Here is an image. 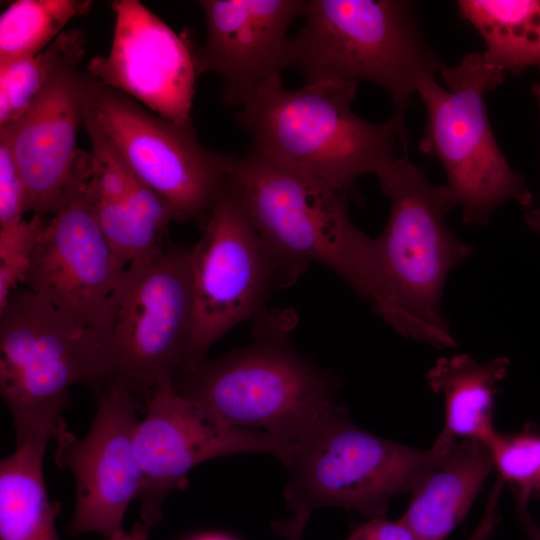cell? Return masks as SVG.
Masks as SVG:
<instances>
[{
  "instance_id": "6da1fadb",
  "label": "cell",
  "mask_w": 540,
  "mask_h": 540,
  "mask_svg": "<svg viewBox=\"0 0 540 540\" xmlns=\"http://www.w3.org/2000/svg\"><path fill=\"white\" fill-rule=\"evenodd\" d=\"M390 200L382 233L373 238V310L400 335L438 348L456 345L441 309L449 273L473 252L448 227L455 206L446 185L432 183L407 157L376 174Z\"/></svg>"
},
{
  "instance_id": "7a4b0ae2",
  "label": "cell",
  "mask_w": 540,
  "mask_h": 540,
  "mask_svg": "<svg viewBox=\"0 0 540 540\" xmlns=\"http://www.w3.org/2000/svg\"><path fill=\"white\" fill-rule=\"evenodd\" d=\"M292 328L287 312H260L248 346L186 364L174 389L220 424L265 431L290 451L337 404L340 387L294 348Z\"/></svg>"
},
{
  "instance_id": "3957f363",
  "label": "cell",
  "mask_w": 540,
  "mask_h": 540,
  "mask_svg": "<svg viewBox=\"0 0 540 540\" xmlns=\"http://www.w3.org/2000/svg\"><path fill=\"white\" fill-rule=\"evenodd\" d=\"M357 86L325 79L288 90L275 76L238 109L236 119L255 151L350 196L359 177L376 175L396 157L398 139L407 147L406 134L391 117L374 124L353 112Z\"/></svg>"
},
{
  "instance_id": "277c9868",
  "label": "cell",
  "mask_w": 540,
  "mask_h": 540,
  "mask_svg": "<svg viewBox=\"0 0 540 540\" xmlns=\"http://www.w3.org/2000/svg\"><path fill=\"white\" fill-rule=\"evenodd\" d=\"M291 40V67L306 82L360 80L382 87L391 118L406 134L405 114L419 84L445 65L426 41L415 4L406 0H307Z\"/></svg>"
},
{
  "instance_id": "5b68a950",
  "label": "cell",
  "mask_w": 540,
  "mask_h": 540,
  "mask_svg": "<svg viewBox=\"0 0 540 540\" xmlns=\"http://www.w3.org/2000/svg\"><path fill=\"white\" fill-rule=\"evenodd\" d=\"M230 185L261 236L295 279L310 262H317L373 305V238L351 220L348 195L253 148L235 155Z\"/></svg>"
},
{
  "instance_id": "8992f818",
  "label": "cell",
  "mask_w": 540,
  "mask_h": 540,
  "mask_svg": "<svg viewBox=\"0 0 540 540\" xmlns=\"http://www.w3.org/2000/svg\"><path fill=\"white\" fill-rule=\"evenodd\" d=\"M110 382L98 331L16 288L0 307V393L17 440L44 424H57L69 389Z\"/></svg>"
},
{
  "instance_id": "52a82bcc",
  "label": "cell",
  "mask_w": 540,
  "mask_h": 540,
  "mask_svg": "<svg viewBox=\"0 0 540 540\" xmlns=\"http://www.w3.org/2000/svg\"><path fill=\"white\" fill-rule=\"evenodd\" d=\"M193 310L191 249L163 245L130 264L97 329L110 382L143 399L157 388L174 387L188 362Z\"/></svg>"
},
{
  "instance_id": "ba28073f",
  "label": "cell",
  "mask_w": 540,
  "mask_h": 540,
  "mask_svg": "<svg viewBox=\"0 0 540 540\" xmlns=\"http://www.w3.org/2000/svg\"><path fill=\"white\" fill-rule=\"evenodd\" d=\"M440 74L448 89L435 77L417 88L427 114L419 149L442 164L445 185L461 208L464 224H485L510 199L529 207L532 194L502 154L484 100L506 74L489 64L482 52L467 54Z\"/></svg>"
},
{
  "instance_id": "9c48e42d",
  "label": "cell",
  "mask_w": 540,
  "mask_h": 540,
  "mask_svg": "<svg viewBox=\"0 0 540 540\" xmlns=\"http://www.w3.org/2000/svg\"><path fill=\"white\" fill-rule=\"evenodd\" d=\"M436 454L379 437L356 425L338 403L293 447L284 463V499L293 513L340 507L385 517Z\"/></svg>"
},
{
  "instance_id": "30bf717a",
  "label": "cell",
  "mask_w": 540,
  "mask_h": 540,
  "mask_svg": "<svg viewBox=\"0 0 540 540\" xmlns=\"http://www.w3.org/2000/svg\"><path fill=\"white\" fill-rule=\"evenodd\" d=\"M191 248L193 323L188 363L240 322L258 315L275 287L295 278L261 236L229 184Z\"/></svg>"
},
{
  "instance_id": "8fae6325",
  "label": "cell",
  "mask_w": 540,
  "mask_h": 540,
  "mask_svg": "<svg viewBox=\"0 0 540 540\" xmlns=\"http://www.w3.org/2000/svg\"><path fill=\"white\" fill-rule=\"evenodd\" d=\"M90 79L94 117L131 171L168 204L175 221L203 225L229 184L235 155L205 148L194 129Z\"/></svg>"
},
{
  "instance_id": "7c38bea8",
  "label": "cell",
  "mask_w": 540,
  "mask_h": 540,
  "mask_svg": "<svg viewBox=\"0 0 540 540\" xmlns=\"http://www.w3.org/2000/svg\"><path fill=\"white\" fill-rule=\"evenodd\" d=\"M91 154L78 150L51 216L41 225L22 284L42 301L98 329L125 274L95 214Z\"/></svg>"
},
{
  "instance_id": "4fadbf2b",
  "label": "cell",
  "mask_w": 540,
  "mask_h": 540,
  "mask_svg": "<svg viewBox=\"0 0 540 540\" xmlns=\"http://www.w3.org/2000/svg\"><path fill=\"white\" fill-rule=\"evenodd\" d=\"M144 399L120 382L100 391L88 433L78 438L63 419L56 428L54 460L69 469L76 482V501L68 531L96 533L112 540L123 531L129 504L138 499L143 477L135 454L137 414Z\"/></svg>"
},
{
  "instance_id": "5bb4252c",
  "label": "cell",
  "mask_w": 540,
  "mask_h": 540,
  "mask_svg": "<svg viewBox=\"0 0 540 540\" xmlns=\"http://www.w3.org/2000/svg\"><path fill=\"white\" fill-rule=\"evenodd\" d=\"M144 402L134 449L143 477L141 516L149 527L160 520L166 496L185 488L189 471L207 460L244 453L288 459L289 449L271 434L222 425L174 387L157 388Z\"/></svg>"
},
{
  "instance_id": "9a60e30c",
  "label": "cell",
  "mask_w": 540,
  "mask_h": 540,
  "mask_svg": "<svg viewBox=\"0 0 540 540\" xmlns=\"http://www.w3.org/2000/svg\"><path fill=\"white\" fill-rule=\"evenodd\" d=\"M115 16L108 54L92 58L87 73L151 112L193 129L191 109L199 74L197 46L137 0L111 2Z\"/></svg>"
},
{
  "instance_id": "2e32d148",
  "label": "cell",
  "mask_w": 540,
  "mask_h": 540,
  "mask_svg": "<svg viewBox=\"0 0 540 540\" xmlns=\"http://www.w3.org/2000/svg\"><path fill=\"white\" fill-rule=\"evenodd\" d=\"M307 0H201L207 36L197 48L199 74L222 79V100L240 108L267 80L291 67L290 24Z\"/></svg>"
},
{
  "instance_id": "e0dca14e",
  "label": "cell",
  "mask_w": 540,
  "mask_h": 540,
  "mask_svg": "<svg viewBox=\"0 0 540 540\" xmlns=\"http://www.w3.org/2000/svg\"><path fill=\"white\" fill-rule=\"evenodd\" d=\"M82 57L65 61L21 118L0 130L25 186L26 213L41 218L55 211L79 150L91 80Z\"/></svg>"
},
{
  "instance_id": "ac0fdd59",
  "label": "cell",
  "mask_w": 540,
  "mask_h": 540,
  "mask_svg": "<svg viewBox=\"0 0 540 540\" xmlns=\"http://www.w3.org/2000/svg\"><path fill=\"white\" fill-rule=\"evenodd\" d=\"M436 454L413 482L400 519L419 540H445L469 512L494 469L488 446L478 440L435 441Z\"/></svg>"
},
{
  "instance_id": "d6986e66",
  "label": "cell",
  "mask_w": 540,
  "mask_h": 540,
  "mask_svg": "<svg viewBox=\"0 0 540 540\" xmlns=\"http://www.w3.org/2000/svg\"><path fill=\"white\" fill-rule=\"evenodd\" d=\"M58 425L33 429L1 459L0 540H61L55 526L61 507L49 500L43 475L45 450Z\"/></svg>"
},
{
  "instance_id": "ffe728a7",
  "label": "cell",
  "mask_w": 540,
  "mask_h": 540,
  "mask_svg": "<svg viewBox=\"0 0 540 540\" xmlns=\"http://www.w3.org/2000/svg\"><path fill=\"white\" fill-rule=\"evenodd\" d=\"M510 361L497 357L480 363L467 354L439 358L427 372L432 391L444 399V427L436 441L473 439L486 445L496 434L494 400Z\"/></svg>"
},
{
  "instance_id": "44dd1931",
  "label": "cell",
  "mask_w": 540,
  "mask_h": 540,
  "mask_svg": "<svg viewBox=\"0 0 540 540\" xmlns=\"http://www.w3.org/2000/svg\"><path fill=\"white\" fill-rule=\"evenodd\" d=\"M457 7L482 37L489 64L515 75L540 66V1L459 0Z\"/></svg>"
},
{
  "instance_id": "7402d4cb",
  "label": "cell",
  "mask_w": 540,
  "mask_h": 540,
  "mask_svg": "<svg viewBox=\"0 0 540 540\" xmlns=\"http://www.w3.org/2000/svg\"><path fill=\"white\" fill-rule=\"evenodd\" d=\"M91 0H17L0 16V64L46 49L66 24L89 12Z\"/></svg>"
},
{
  "instance_id": "603a6c76",
  "label": "cell",
  "mask_w": 540,
  "mask_h": 540,
  "mask_svg": "<svg viewBox=\"0 0 540 540\" xmlns=\"http://www.w3.org/2000/svg\"><path fill=\"white\" fill-rule=\"evenodd\" d=\"M86 36L63 31L38 54L0 64V130L14 125L68 59L83 56Z\"/></svg>"
},
{
  "instance_id": "cb8c5ba5",
  "label": "cell",
  "mask_w": 540,
  "mask_h": 540,
  "mask_svg": "<svg viewBox=\"0 0 540 540\" xmlns=\"http://www.w3.org/2000/svg\"><path fill=\"white\" fill-rule=\"evenodd\" d=\"M499 478L509 484L516 506L540 499V430L533 424L512 433L496 432L487 444Z\"/></svg>"
},
{
  "instance_id": "d4e9b609",
  "label": "cell",
  "mask_w": 540,
  "mask_h": 540,
  "mask_svg": "<svg viewBox=\"0 0 540 540\" xmlns=\"http://www.w3.org/2000/svg\"><path fill=\"white\" fill-rule=\"evenodd\" d=\"M44 219L32 215L30 220L0 229V307L23 281Z\"/></svg>"
},
{
  "instance_id": "484cf974",
  "label": "cell",
  "mask_w": 540,
  "mask_h": 540,
  "mask_svg": "<svg viewBox=\"0 0 540 540\" xmlns=\"http://www.w3.org/2000/svg\"><path fill=\"white\" fill-rule=\"evenodd\" d=\"M23 180L9 144L0 138V229L21 223L26 214Z\"/></svg>"
},
{
  "instance_id": "4316f807",
  "label": "cell",
  "mask_w": 540,
  "mask_h": 540,
  "mask_svg": "<svg viewBox=\"0 0 540 540\" xmlns=\"http://www.w3.org/2000/svg\"><path fill=\"white\" fill-rule=\"evenodd\" d=\"M346 540H419L415 533L399 518L390 521L373 517L355 526Z\"/></svg>"
},
{
  "instance_id": "83f0119b",
  "label": "cell",
  "mask_w": 540,
  "mask_h": 540,
  "mask_svg": "<svg viewBox=\"0 0 540 540\" xmlns=\"http://www.w3.org/2000/svg\"><path fill=\"white\" fill-rule=\"evenodd\" d=\"M505 482L498 478L493 485L487 500L484 514L480 523L468 540H490L499 522L498 502Z\"/></svg>"
},
{
  "instance_id": "f1b7e54d",
  "label": "cell",
  "mask_w": 540,
  "mask_h": 540,
  "mask_svg": "<svg viewBox=\"0 0 540 540\" xmlns=\"http://www.w3.org/2000/svg\"><path fill=\"white\" fill-rule=\"evenodd\" d=\"M310 513H293V516L272 524L273 531L283 540H303V533L310 518Z\"/></svg>"
},
{
  "instance_id": "f546056e",
  "label": "cell",
  "mask_w": 540,
  "mask_h": 540,
  "mask_svg": "<svg viewBox=\"0 0 540 540\" xmlns=\"http://www.w3.org/2000/svg\"><path fill=\"white\" fill-rule=\"evenodd\" d=\"M517 507L519 521L526 531L529 540H540V525L529 514L528 507Z\"/></svg>"
},
{
  "instance_id": "4dcf8cb0",
  "label": "cell",
  "mask_w": 540,
  "mask_h": 540,
  "mask_svg": "<svg viewBox=\"0 0 540 540\" xmlns=\"http://www.w3.org/2000/svg\"><path fill=\"white\" fill-rule=\"evenodd\" d=\"M531 91L536 98L540 114V82L534 83ZM524 220L530 229L540 234V204L535 209L527 212Z\"/></svg>"
},
{
  "instance_id": "1f68e13d",
  "label": "cell",
  "mask_w": 540,
  "mask_h": 540,
  "mask_svg": "<svg viewBox=\"0 0 540 540\" xmlns=\"http://www.w3.org/2000/svg\"><path fill=\"white\" fill-rule=\"evenodd\" d=\"M149 526L143 523H135L128 531H121L112 540H148Z\"/></svg>"
},
{
  "instance_id": "d6a6232c",
  "label": "cell",
  "mask_w": 540,
  "mask_h": 540,
  "mask_svg": "<svg viewBox=\"0 0 540 540\" xmlns=\"http://www.w3.org/2000/svg\"><path fill=\"white\" fill-rule=\"evenodd\" d=\"M195 540H231V539L225 536H220V535H207V536H203L198 539H195Z\"/></svg>"
}]
</instances>
